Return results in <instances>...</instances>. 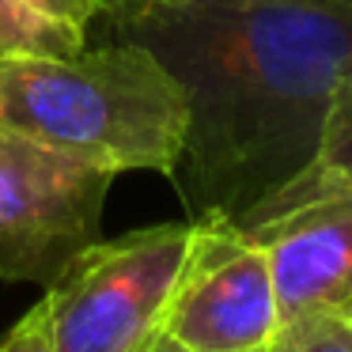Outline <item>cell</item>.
<instances>
[{
  "instance_id": "obj_1",
  "label": "cell",
  "mask_w": 352,
  "mask_h": 352,
  "mask_svg": "<svg viewBox=\"0 0 352 352\" xmlns=\"http://www.w3.org/2000/svg\"><path fill=\"white\" fill-rule=\"evenodd\" d=\"M102 19L186 91L170 182L190 216L239 228L307 170L352 72V8L333 0H102Z\"/></svg>"
},
{
  "instance_id": "obj_2",
  "label": "cell",
  "mask_w": 352,
  "mask_h": 352,
  "mask_svg": "<svg viewBox=\"0 0 352 352\" xmlns=\"http://www.w3.org/2000/svg\"><path fill=\"white\" fill-rule=\"evenodd\" d=\"M0 122L110 175L175 178L186 148V91L129 38L72 57L0 65Z\"/></svg>"
},
{
  "instance_id": "obj_3",
  "label": "cell",
  "mask_w": 352,
  "mask_h": 352,
  "mask_svg": "<svg viewBox=\"0 0 352 352\" xmlns=\"http://www.w3.org/2000/svg\"><path fill=\"white\" fill-rule=\"evenodd\" d=\"M190 243L193 220L99 239L42 296L50 349L155 352Z\"/></svg>"
},
{
  "instance_id": "obj_4",
  "label": "cell",
  "mask_w": 352,
  "mask_h": 352,
  "mask_svg": "<svg viewBox=\"0 0 352 352\" xmlns=\"http://www.w3.org/2000/svg\"><path fill=\"white\" fill-rule=\"evenodd\" d=\"M114 175L0 122V280L57 284L102 239Z\"/></svg>"
},
{
  "instance_id": "obj_5",
  "label": "cell",
  "mask_w": 352,
  "mask_h": 352,
  "mask_svg": "<svg viewBox=\"0 0 352 352\" xmlns=\"http://www.w3.org/2000/svg\"><path fill=\"white\" fill-rule=\"evenodd\" d=\"M190 220L193 243L170 296L163 337L182 352H273L284 322L265 250L223 216Z\"/></svg>"
},
{
  "instance_id": "obj_6",
  "label": "cell",
  "mask_w": 352,
  "mask_h": 352,
  "mask_svg": "<svg viewBox=\"0 0 352 352\" xmlns=\"http://www.w3.org/2000/svg\"><path fill=\"white\" fill-rule=\"evenodd\" d=\"M273 269L280 322H352V186L303 197L250 223Z\"/></svg>"
},
{
  "instance_id": "obj_7",
  "label": "cell",
  "mask_w": 352,
  "mask_h": 352,
  "mask_svg": "<svg viewBox=\"0 0 352 352\" xmlns=\"http://www.w3.org/2000/svg\"><path fill=\"white\" fill-rule=\"evenodd\" d=\"M99 19L102 0H0V65L84 54Z\"/></svg>"
},
{
  "instance_id": "obj_8",
  "label": "cell",
  "mask_w": 352,
  "mask_h": 352,
  "mask_svg": "<svg viewBox=\"0 0 352 352\" xmlns=\"http://www.w3.org/2000/svg\"><path fill=\"white\" fill-rule=\"evenodd\" d=\"M341 186H352V72L341 80L333 95V107L326 114V125H322V140L314 148V160L307 163V170L288 186L284 193H276L258 216L276 212V208H288L303 197H314V193H326V190H341ZM250 228V223H246Z\"/></svg>"
},
{
  "instance_id": "obj_9",
  "label": "cell",
  "mask_w": 352,
  "mask_h": 352,
  "mask_svg": "<svg viewBox=\"0 0 352 352\" xmlns=\"http://www.w3.org/2000/svg\"><path fill=\"white\" fill-rule=\"evenodd\" d=\"M273 352H352V322L311 318V322L284 326Z\"/></svg>"
},
{
  "instance_id": "obj_10",
  "label": "cell",
  "mask_w": 352,
  "mask_h": 352,
  "mask_svg": "<svg viewBox=\"0 0 352 352\" xmlns=\"http://www.w3.org/2000/svg\"><path fill=\"white\" fill-rule=\"evenodd\" d=\"M0 352H54L50 349V329H46V307L34 303L31 311L4 333Z\"/></svg>"
},
{
  "instance_id": "obj_11",
  "label": "cell",
  "mask_w": 352,
  "mask_h": 352,
  "mask_svg": "<svg viewBox=\"0 0 352 352\" xmlns=\"http://www.w3.org/2000/svg\"><path fill=\"white\" fill-rule=\"evenodd\" d=\"M155 352H182V349H178V344H175V341H167V337H163V341H160V344H155Z\"/></svg>"
},
{
  "instance_id": "obj_12",
  "label": "cell",
  "mask_w": 352,
  "mask_h": 352,
  "mask_svg": "<svg viewBox=\"0 0 352 352\" xmlns=\"http://www.w3.org/2000/svg\"><path fill=\"white\" fill-rule=\"evenodd\" d=\"M333 4H344V8H352V0H333Z\"/></svg>"
}]
</instances>
